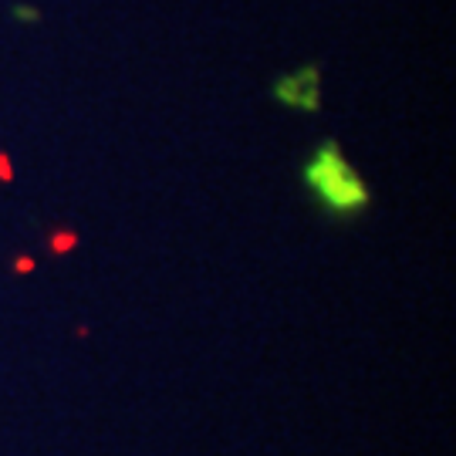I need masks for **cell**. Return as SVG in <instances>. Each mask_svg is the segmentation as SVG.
I'll use <instances>...</instances> for the list:
<instances>
[{"label":"cell","instance_id":"cell-1","mask_svg":"<svg viewBox=\"0 0 456 456\" xmlns=\"http://www.w3.org/2000/svg\"><path fill=\"white\" fill-rule=\"evenodd\" d=\"M301 183L314 200V207L328 213L331 220H355L372 203L369 183L362 180L359 169L345 159L342 146L335 139H322L311 149L308 163L301 169Z\"/></svg>","mask_w":456,"mask_h":456},{"label":"cell","instance_id":"cell-2","mask_svg":"<svg viewBox=\"0 0 456 456\" xmlns=\"http://www.w3.org/2000/svg\"><path fill=\"white\" fill-rule=\"evenodd\" d=\"M274 98L288 109L301 112H318L322 109V71L314 65H301L291 75H281L274 82Z\"/></svg>","mask_w":456,"mask_h":456},{"label":"cell","instance_id":"cell-3","mask_svg":"<svg viewBox=\"0 0 456 456\" xmlns=\"http://www.w3.org/2000/svg\"><path fill=\"white\" fill-rule=\"evenodd\" d=\"M78 247V233L75 230H51L48 233V250L54 257H68Z\"/></svg>","mask_w":456,"mask_h":456},{"label":"cell","instance_id":"cell-4","mask_svg":"<svg viewBox=\"0 0 456 456\" xmlns=\"http://www.w3.org/2000/svg\"><path fill=\"white\" fill-rule=\"evenodd\" d=\"M11 14H14L17 20H28V24L41 20V11H37V7H28V4H14V7H11Z\"/></svg>","mask_w":456,"mask_h":456},{"label":"cell","instance_id":"cell-5","mask_svg":"<svg viewBox=\"0 0 456 456\" xmlns=\"http://www.w3.org/2000/svg\"><path fill=\"white\" fill-rule=\"evenodd\" d=\"M14 180V163L7 152H0V183H11Z\"/></svg>","mask_w":456,"mask_h":456},{"label":"cell","instance_id":"cell-6","mask_svg":"<svg viewBox=\"0 0 456 456\" xmlns=\"http://www.w3.org/2000/svg\"><path fill=\"white\" fill-rule=\"evenodd\" d=\"M14 271H17V274H24V271H34V261H31V257H20V261H14Z\"/></svg>","mask_w":456,"mask_h":456}]
</instances>
